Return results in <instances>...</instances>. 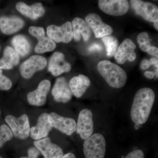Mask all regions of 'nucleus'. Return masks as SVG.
Masks as SVG:
<instances>
[{
  "mask_svg": "<svg viewBox=\"0 0 158 158\" xmlns=\"http://www.w3.org/2000/svg\"><path fill=\"white\" fill-rule=\"evenodd\" d=\"M136 45L131 40L126 39L118 47L114 55L115 60L119 64H124L127 61L132 62L136 59L135 52Z\"/></svg>",
  "mask_w": 158,
  "mask_h": 158,
  "instance_id": "nucleus-15",
  "label": "nucleus"
},
{
  "mask_svg": "<svg viewBox=\"0 0 158 158\" xmlns=\"http://www.w3.org/2000/svg\"><path fill=\"white\" fill-rule=\"evenodd\" d=\"M76 131L83 140H86L92 135L94 123L93 114L90 110L84 109L79 113Z\"/></svg>",
  "mask_w": 158,
  "mask_h": 158,
  "instance_id": "nucleus-8",
  "label": "nucleus"
},
{
  "mask_svg": "<svg viewBox=\"0 0 158 158\" xmlns=\"http://www.w3.org/2000/svg\"><path fill=\"white\" fill-rule=\"evenodd\" d=\"M151 63L149 60L147 59H144L141 61V65H140V68L141 69H147L149 68L150 66Z\"/></svg>",
  "mask_w": 158,
  "mask_h": 158,
  "instance_id": "nucleus-32",
  "label": "nucleus"
},
{
  "mask_svg": "<svg viewBox=\"0 0 158 158\" xmlns=\"http://www.w3.org/2000/svg\"><path fill=\"white\" fill-rule=\"evenodd\" d=\"M102 41L103 42L108 57H113L118 49V41L117 38L111 35H108L102 37Z\"/></svg>",
  "mask_w": 158,
  "mask_h": 158,
  "instance_id": "nucleus-25",
  "label": "nucleus"
},
{
  "mask_svg": "<svg viewBox=\"0 0 158 158\" xmlns=\"http://www.w3.org/2000/svg\"><path fill=\"white\" fill-rule=\"evenodd\" d=\"M97 69L110 87L120 88L125 85L127 81V74L118 65L108 60H103L99 62Z\"/></svg>",
  "mask_w": 158,
  "mask_h": 158,
  "instance_id": "nucleus-2",
  "label": "nucleus"
},
{
  "mask_svg": "<svg viewBox=\"0 0 158 158\" xmlns=\"http://www.w3.org/2000/svg\"><path fill=\"white\" fill-rule=\"evenodd\" d=\"M144 75L148 79H152L155 76V73L152 71H146L144 73Z\"/></svg>",
  "mask_w": 158,
  "mask_h": 158,
  "instance_id": "nucleus-34",
  "label": "nucleus"
},
{
  "mask_svg": "<svg viewBox=\"0 0 158 158\" xmlns=\"http://www.w3.org/2000/svg\"><path fill=\"white\" fill-rule=\"evenodd\" d=\"M5 120L15 138L21 140H25L28 138L31 127L27 114H23L19 117L9 115L6 116Z\"/></svg>",
  "mask_w": 158,
  "mask_h": 158,
  "instance_id": "nucleus-4",
  "label": "nucleus"
},
{
  "mask_svg": "<svg viewBox=\"0 0 158 158\" xmlns=\"http://www.w3.org/2000/svg\"><path fill=\"white\" fill-rule=\"evenodd\" d=\"M34 144L44 158H61L64 155L62 148L52 143L48 137L35 141Z\"/></svg>",
  "mask_w": 158,
  "mask_h": 158,
  "instance_id": "nucleus-14",
  "label": "nucleus"
},
{
  "mask_svg": "<svg viewBox=\"0 0 158 158\" xmlns=\"http://www.w3.org/2000/svg\"><path fill=\"white\" fill-rule=\"evenodd\" d=\"M15 50L23 57L27 55L31 50V45L28 40L22 35L15 36L11 40Z\"/></svg>",
  "mask_w": 158,
  "mask_h": 158,
  "instance_id": "nucleus-24",
  "label": "nucleus"
},
{
  "mask_svg": "<svg viewBox=\"0 0 158 158\" xmlns=\"http://www.w3.org/2000/svg\"><path fill=\"white\" fill-rule=\"evenodd\" d=\"M47 34L49 38L55 42L68 43L73 38L71 23L67 22L60 27L55 25L48 26Z\"/></svg>",
  "mask_w": 158,
  "mask_h": 158,
  "instance_id": "nucleus-6",
  "label": "nucleus"
},
{
  "mask_svg": "<svg viewBox=\"0 0 158 158\" xmlns=\"http://www.w3.org/2000/svg\"><path fill=\"white\" fill-rule=\"evenodd\" d=\"M47 64V61L44 57L38 55L32 56L21 65V74L24 78L31 79L36 72L45 68Z\"/></svg>",
  "mask_w": 158,
  "mask_h": 158,
  "instance_id": "nucleus-7",
  "label": "nucleus"
},
{
  "mask_svg": "<svg viewBox=\"0 0 158 158\" xmlns=\"http://www.w3.org/2000/svg\"><path fill=\"white\" fill-rule=\"evenodd\" d=\"M0 158H3L2 157V156H0Z\"/></svg>",
  "mask_w": 158,
  "mask_h": 158,
  "instance_id": "nucleus-40",
  "label": "nucleus"
},
{
  "mask_svg": "<svg viewBox=\"0 0 158 158\" xmlns=\"http://www.w3.org/2000/svg\"><path fill=\"white\" fill-rule=\"evenodd\" d=\"M51 126L68 136L72 135L76 130V122L73 118L63 117L56 113L49 114Z\"/></svg>",
  "mask_w": 158,
  "mask_h": 158,
  "instance_id": "nucleus-11",
  "label": "nucleus"
},
{
  "mask_svg": "<svg viewBox=\"0 0 158 158\" xmlns=\"http://www.w3.org/2000/svg\"><path fill=\"white\" fill-rule=\"evenodd\" d=\"M52 94L55 101L64 103L70 101L73 96L72 92L64 77L58 78L56 80Z\"/></svg>",
  "mask_w": 158,
  "mask_h": 158,
  "instance_id": "nucleus-16",
  "label": "nucleus"
},
{
  "mask_svg": "<svg viewBox=\"0 0 158 158\" xmlns=\"http://www.w3.org/2000/svg\"><path fill=\"white\" fill-rule=\"evenodd\" d=\"M150 62L151 65H154L156 67L158 68V60L157 58H151L149 60Z\"/></svg>",
  "mask_w": 158,
  "mask_h": 158,
  "instance_id": "nucleus-35",
  "label": "nucleus"
},
{
  "mask_svg": "<svg viewBox=\"0 0 158 158\" xmlns=\"http://www.w3.org/2000/svg\"><path fill=\"white\" fill-rule=\"evenodd\" d=\"M73 28V37L76 41H80L81 36L85 41H88L91 36V30L85 20L76 17L71 23Z\"/></svg>",
  "mask_w": 158,
  "mask_h": 158,
  "instance_id": "nucleus-22",
  "label": "nucleus"
},
{
  "mask_svg": "<svg viewBox=\"0 0 158 158\" xmlns=\"http://www.w3.org/2000/svg\"><path fill=\"white\" fill-rule=\"evenodd\" d=\"M155 76L157 77V78H158V68H157L156 69H155Z\"/></svg>",
  "mask_w": 158,
  "mask_h": 158,
  "instance_id": "nucleus-39",
  "label": "nucleus"
},
{
  "mask_svg": "<svg viewBox=\"0 0 158 158\" xmlns=\"http://www.w3.org/2000/svg\"><path fill=\"white\" fill-rule=\"evenodd\" d=\"M19 62V55L13 48L6 47L3 56L0 59V69H10L17 65Z\"/></svg>",
  "mask_w": 158,
  "mask_h": 158,
  "instance_id": "nucleus-23",
  "label": "nucleus"
},
{
  "mask_svg": "<svg viewBox=\"0 0 158 158\" xmlns=\"http://www.w3.org/2000/svg\"><path fill=\"white\" fill-rule=\"evenodd\" d=\"M85 19L96 38H102L113 33L112 27L104 23L100 16L96 13H90L85 17Z\"/></svg>",
  "mask_w": 158,
  "mask_h": 158,
  "instance_id": "nucleus-12",
  "label": "nucleus"
},
{
  "mask_svg": "<svg viewBox=\"0 0 158 158\" xmlns=\"http://www.w3.org/2000/svg\"><path fill=\"white\" fill-rule=\"evenodd\" d=\"M124 158H145L144 152L140 149L135 150L128 154Z\"/></svg>",
  "mask_w": 158,
  "mask_h": 158,
  "instance_id": "nucleus-29",
  "label": "nucleus"
},
{
  "mask_svg": "<svg viewBox=\"0 0 158 158\" xmlns=\"http://www.w3.org/2000/svg\"><path fill=\"white\" fill-rule=\"evenodd\" d=\"M106 141L101 134L95 133L85 140L83 152L85 158H104Z\"/></svg>",
  "mask_w": 158,
  "mask_h": 158,
  "instance_id": "nucleus-3",
  "label": "nucleus"
},
{
  "mask_svg": "<svg viewBox=\"0 0 158 158\" xmlns=\"http://www.w3.org/2000/svg\"><path fill=\"white\" fill-rule=\"evenodd\" d=\"M71 69L70 63L66 62L65 56L61 52L54 53L49 62L48 69L54 76H58L64 73L69 72Z\"/></svg>",
  "mask_w": 158,
  "mask_h": 158,
  "instance_id": "nucleus-18",
  "label": "nucleus"
},
{
  "mask_svg": "<svg viewBox=\"0 0 158 158\" xmlns=\"http://www.w3.org/2000/svg\"><path fill=\"white\" fill-rule=\"evenodd\" d=\"M12 86V83L11 80L6 76L3 75L2 70L0 69V90H9Z\"/></svg>",
  "mask_w": 158,
  "mask_h": 158,
  "instance_id": "nucleus-28",
  "label": "nucleus"
},
{
  "mask_svg": "<svg viewBox=\"0 0 158 158\" xmlns=\"http://www.w3.org/2000/svg\"><path fill=\"white\" fill-rule=\"evenodd\" d=\"M40 152L35 147L30 148L28 150V156L27 157H21L20 158H38Z\"/></svg>",
  "mask_w": 158,
  "mask_h": 158,
  "instance_id": "nucleus-30",
  "label": "nucleus"
},
{
  "mask_svg": "<svg viewBox=\"0 0 158 158\" xmlns=\"http://www.w3.org/2000/svg\"><path fill=\"white\" fill-rule=\"evenodd\" d=\"M51 85V82L48 80L41 81L36 90L28 94L27 99L29 103L35 106H42L45 105Z\"/></svg>",
  "mask_w": 158,
  "mask_h": 158,
  "instance_id": "nucleus-13",
  "label": "nucleus"
},
{
  "mask_svg": "<svg viewBox=\"0 0 158 158\" xmlns=\"http://www.w3.org/2000/svg\"><path fill=\"white\" fill-rule=\"evenodd\" d=\"M1 110H0V115H1Z\"/></svg>",
  "mask_w": 158,
  "mask_h": 158,
  "instance_id": "nucleus-41",
  "label": "nucleus"
},
{
  "mask_svg": "<svg viewBox=\"0 0 158 158\" xmlns=\"http://www.w3.org/2000/svg\"><path fill=\"white\" fill-rule=\"evenodd\" d=\"M155 99L152 89L144 88L137 91L131 111L132 120L135 124L142 125L147 121Z\"/></svg>",
  "mask_w": 158,
  "mask_h": 158,
  "instance_id": "nucleus-1",
  "label": "nucleus"
},
{
  "mask_svg": "<svg viewBox=\"0 0 158 158\" xmlns=\"http://www.w3.org/2000/svg\"><path fill=\"white\" fill-rule=\"evenodd\" d=\"M148 53L152 56H154L156 57H158V49L157 48L154 46H152V47L149 49V50L148 51Z\"/></svg>",
  "mask_w": 158,
  "mask_h": 158,
  "instance_id": "nucleus-33",
  "label": "nucleus"
},
{
  "mask_svg": "<svg viewBox=\"0 0 158 158\" xmlns=\"http://www.w3.org/2000/svg\"><path fill=\"white\" fill-rule=\"evenodd\" d=\"M24 24V21L17 16L0 18V30L6 35L16 33L22 28Z\"/></svg>",
  "mask_w": 158,
  "mask_h": 158,
  "instance_id": "nucleus-19",
  "label": "nucleus"
},
{
  "mask_svg": "<svg viewBox=\"0 0 158 158\" xmlns=\"http://www.w3.org/2000/svg\"><path fill=\"white\" fill-rule=\"evenodd\" d=\"M102 50V47L100 44L98 43L92 44L89 46L88 51L90 52H100Z\"/></svg>",
  "mask_w": 158,
  "mask_h": 158,
  "instance_id": "nucleus-31",
  "label": "nucleus"
},
{
  "mask_svg": "<svg viewBox=\"0 0 158 158\" xmlns=\"http://www.w3.org/2000/svg\"><path fill=\"white\" fill-rule=\"evenodd\" d=\"M61 158H76L75 156L72 153H68L62 156Z\"/></svg>",
  "mask_w": 158,
  "mask_h": 158,
  "instance_id": "nucleus-36",
  "label": "nucleus"
},
{
  "mask_svg": "<svg viewBox=\"0 0 158 158\" xmlns=\"http://www.w3.org/2000/svg\"><path fill=\"white\" fill-rule=\"evenodd\" d=\"M0 50H1V46H0Z\"/></svg>",
  "mask_w": 158,
  "mask_h": 158,
  "instance_id": "nucleus-42",
  "label": "nucleus"
},
{
  "mask_svg": "<svg viewBox=\"0 0 158 158\" xmlns=\"http://www.w3.org/2000/svg\"><path fill=\"white\" fill-rule=\"evenodd\" d=\"M137 40L139 47L143 52H147L152 46L150 42L149 35L146 32H142L138 34Z\"/></svg>",
  "mask_w": 158,
  "mask_h": 158,
  "instance_id": "nucleus-27",
  "label": "nucleus"
},
{
  "mask_svg": "<svg viewBox=\"0 0 158 158\" xmlns=\"http://www.w3.org/2000/svg\"><path fill=\"white\" fill-rule=\"evenodd\" d=\"M52 128L49 120V114L42 113L38 117L36 125L31 128L30 135L36 141L41 140L47 138Z\"/></svg>",
  "mask_w": 158,
  "mask_h": 158,
  "instance_id": "nucleus-17",
  "label": "nucleus"
},
{
  "mask_svg": "<svg viewBox=\"0 0 158 158\" xmlns=\"http://www.w3.org/2000/svg\"><path fill=\"white\" fill-rule=\"evenodd\" d=\"M154 23V26L155 27L157 31L158 30V21Z\"/></svg>",
  "mask_w": 158,
  "mask_h": 158,
  "instance_id": "nucleus-37",
  "label": "nucleus"
},
{
  "mask_svg": "<svg viewBox=\"0 0 158 158\" xmlns=\"http://www.w3.org/2000/svg\"><path fill=\"white\" fill-rule=\"evenodd\" d=\"M30 34L36 37L38 43L35 48V52L37 53H43L52 52L56 48V44L53 40L45 36L43 28L32 26L29 29Z\"/></svg>",
  "mask_w": 158,
  "mask_h": 158,
  "instance_id": "nucleus-9",
  "label": "nucleus"
},
{
  "mask_svg": "<svg viewBox=\"0 0 158 158\" xmlns=\"http://www.w3.org/2000/svg\"><path fill=\"white\" fill-rule=\"evenodd\" d=\"M140 127V125L138 124H135V129L137 130H138V129L139 128V127Z\"/></svg>",
  "mask_w": 158,
  "mask_h": 158,
  "instance_id": "nucleus-38",
  "label": "nucleus"
},
{
  "mask_svg": "<svg viewBox=\"0 0 158 158\" xmlns=\"http://www.w3.org/2000/svg\"><path fill=\"white\" fill-rule=\"evenodd\" d=\"M10 128L6 124H2L0 127V148L2 147L7 141L12 140L13 138Z\"/></svg>",
  "mask_w": 158,
  "mask_h": 158,
  "instance_id": "nucleus-26",
  "label": "nucleus"
},
{
  "mask_svg": "<svg viewBox=\"0 0 158 158\" xmlns=\"http://www.w3.org/2000/svg\"><path fill=\"white\" fill-rule=\"evenodd\" d=\"M98 6L103 12L113 16L124 15L129 9L126 0H100Z\"/></svg>",
  "mask_w": 158,
  "mask_h": 158,
  "instance_id": "nucleus-10",
  "label": "nucleus"
},
{
  "mask_svg": "<svg viewBox=\"0 0 158 158\" xmlns=\"http://www.w3.org/2000/svg\"><path fill=\"white\" fill-rule=\"evenodd\" d=\"M16 8L23 15L34 20L42 16L45 12V9L40 2L29 6L23 2H19L16 4Z\"/></svg>",
  "mask_w": 158,
  "mask_h": 158,
  "instance_id": "nucleus-21",
  "label": "nucleus"
},
{
  "mask_svg": "<svg viewBox=\"0 0 158 158\" xmlns=\"http://www.w3.org/2000/svg\"><path fill=\"white\" fill-rule=\"evenodd\" d=\"M131 7L136 14L149 22L158 21V8L152 3L141 0L130 1Z\"/></svg>",
  "mask_w": 158,
  "mask_h": 158,
  "instance_id": "nucleus-5",
  "label": "nucleus"
},
{
  "mask_svg": "<svg viewBox=\"0 0 158 158\" xmlns=\"http://www.w3.org/2000/svg\"><path fill=\"white\" fill-rule=\"evenodd\" d=\"M90 84V79L88 77L80 74L71 79L68 84L73 94L80 98L84 95Z\"/></svg>",
  "mask_w": 158,
  "mask_h": 158,
  "instance_id": "nucleus-20",
  "label": "nucleus"
}]
</instances>
